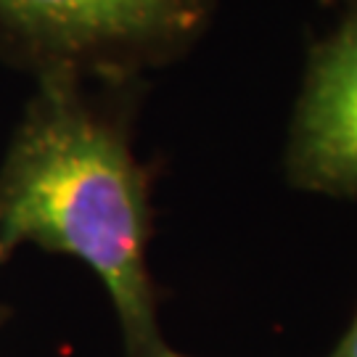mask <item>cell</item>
<instances>
[{
	"mask_svg": "<svg viewBox=\"0 0 357 357\" xmlns=\"http://www.w3.org/2000/svg\"><path fill=\"white\" fill-rule=\"evenodd\" d=\"M138 79L35 77L0 162V262L24 243L79 259L114 307L125 357H156L151 169L132 149Z\"/></svg>",
	"mask_w": 357,
	"mask_h": 357,
	"instance_id": "obj_1",
	"label": "cell"
},
{
	"mask_svg": "<svg viewBox=\"0 0 357 357\" xmlns=\"http://www.w3.org/2000/svg\"><path fill=\"white\" fill-rule=\"evenodd\" d=\"M215 0H0V61L43 75L125 82L180 59Z\"/></svg>",
	"mask_w": 357,
	"mask_h": 357,
	"instance_id": "obj_2",
	"label": "cell"
},
{
	"mask_svg": "<svg viewBox=\"0 0 357 357\" xmlns=\"http://www.w3.org/2000/svg\"><path fill=\"white\" fill-rule=\"evenodd\" d=\"M286 175L302 191L357 196V0L310 53Z\"/></svg>",
	"mask_w": 357,
	"mask_h": 357,
	"instance_id": "obj_3",
	"label": "cell"
},
{
	"mask_svg": "<svg viewBox=\"0 0 357 357\" xmlns=\"http://www.w3.org/2000/svg\"><path fill=\"white\" fill-rule=\"evenodd\" d=\"M328 357H357V318L352 323V328L344 333V339L336 344V349Z\"/></svg>",
	"mask_w": 357,
	"mask_h": 357,
	"instance_id": "obj_4",
	"label": "cell"
},
{
	"mask_svg": "<svg viewBox=\"0 0 357 357\" xmlns=\"http://www.w3.org/2000/svg\"><path fill=\"white\" fill-rule=\"evenodd\" d=\"M11 315H13V310H11V305L8 302H3L0 299V331L8 326V320H11Z\"/></svg>",
	"mask_w": 357,
	"mask_h": 357,
	"instance_id": "obj_5",
	"label": "cell"
},
{
	"mask_svg": "<svg viewBox=\"0 0 357 357\" xmlns=\"http://www.w3.org/2000/svg\"><path fill=\"white\" fill-rule=\"evenodd\" d=\"M156 357H188V355H180V352H175V349H172V347L165 344L159 352H156Z\"/></svg>",
	"mask_w": 357,
	"mask_h": 357,
	"instance_id": "obj_6",
	"label": "cell"
}]
</instances>
